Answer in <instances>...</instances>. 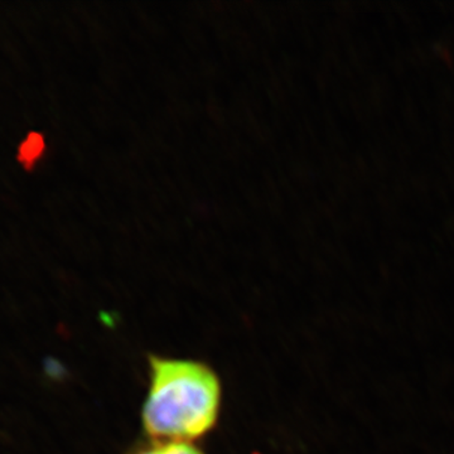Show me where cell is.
<instances>
[{"label":"cell","mask_w":454,"mask_h":454,"mask_svg":"<svg viewBox=\"0 0 454 454\" xmlns=\"http://www.w3.org/2000/svg\"><path fill=\"white\" fill-rule=\"evenodd\" d=\"M125 454H206L195 442L146 438Z\"/></svg>","instance_id":"7a4b0ae2"},{"label":"cell","mask_w":454,"mask_h":454,"mask_svg":"<svg viewBox=\"0 0 454 454\" xmlns=\"http://www.w3.org/2000/svg\"><path fill=\"white\" fill-rule=\"evenodd\" d=\"M148 390L143 402L146 438L196 442L216 428L223 382L210 365L192 358L149 355Z\"/></svg>","instance_id":"6da1fadb"}]
</instances>
